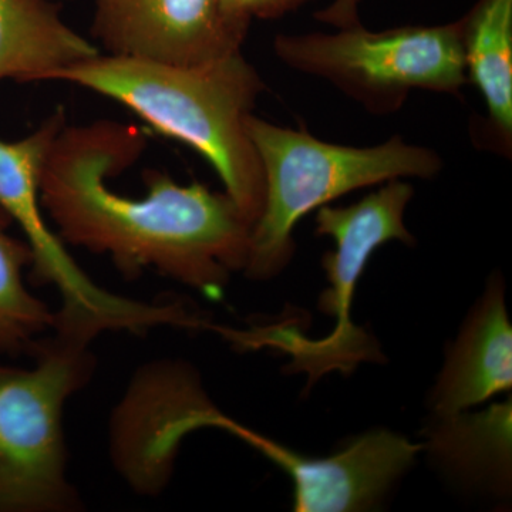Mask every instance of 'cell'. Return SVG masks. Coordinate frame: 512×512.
Segmentation results:
<instances>
[{
	"mask_svg": "<svg viewBox=\"0 0 512 512\" xmlns=\"http://www.w3.org/2000/svg\"><path fill=\"white\" fill-rule=\"evenodd\" d=\"M265 181V200L249 239L244 272L252 281H268L291 262L293 229L309 212L369 185L403 177L439 174V154L390 138L375 147L326 143L306 131L247 119Z\"/></svg>",
	"mask_w": 512,
	"mask_h": 512,
	"instance_id": "3",
	"label": "cell"
},
{
	"mask_svg": "<svg viewBox=\"0 0 512 512\" xmlns=\"http://www.w3.org/2000/svg\"><path fill=\"white\" fill-rule=\"evenodd\" d=\"M53 2L59 3V2H64V0H53Z\"/></svg>",
	"mask_w": 512,
	"mask_h": 512,
	"instance_id": "18",
	"label": "cell"
},
{
	"mask_svg": "<svg viewBox=\"0 0 512 512\" xmlns=\"http://www.w3.org/2000/svg\"><path fill=\"white\" fill-rule=\"evenodd\" d=\"M30 369L0 365V512L80 507L67 478L63 412L94 370L90 343L52 330Z\"/></svg>",
	"mask_w": 512,
	"mask_h": 512,
	"instance_id": "4",
	"label": "cell"
},
{
	"mask_svg": "<svg viewBox=\"0 0 512 512\" xmlns=\"http://www.w3.org/2000/svg\"><path fill=\"white\" fill-rule=\"evenodd\" d=\"M12 224L0 207V355H30L36 343L55 328L56 312L25 284L33 252L25 239L10 234Z\"/></svg>",
	"mask_w": 512,
	"mask_h": 512,
	"instance_id": "14",
	"label": "cell"
},
{
	"mask_svg": "<svg viewBox=\"0 0 512 512\" xmlns=\"http://www.w3.org/2000/svg\"><path fill=\"white\" fill-rule=\"evenodd\" d=\"M511 389L512 326L503 278L494 275L447 349L427 403L433 416H448Z\"/></svg>",
	"mask_w": 512,
	"mask_h": 512,
	"instance_id": "10",
	"label": "cell"
},
{
	"mask_svg": "<svg viewBox=\"0 0 512 512\" xmlns=\"http://www.w3.org/2000/svg\"><path fill=\"white\" fill-rule=\"evenodd\" d=\"M49 82L109 97L158 133L194 148L254 227L264 207L265 181L247 119L265 86L241 52L198 64L100 52L53 74Z\"/></svg>",
	"mask_w": 512,
	"mask_h": 512,
	"instance_id": "2",
	"label": "cell"
},
{
	"mask_svg": "<svg viewBox=\"0 0 512 512\" xmlns=\"http://www.w3.org/2000/svg\"><path fill=\"white\" fill-rule=\"evenodd\" d=\"M292 2L293 0H242V8L247 12L249 18L252 16L269 18V16L281 13Z\"/></svg>",
	"mask_w": 512,
	"mask_h": 512,
	"instance_id": "16",
	"label": "cell"
},
{
	"mask_svg": "<svg viewBox=\"0 0 512 512\" xmlns=\"http://www.w3.org/2000/svg\"><path fill=\"white\" fill-rule=\"evenodd\" d=\"M92 35L101 53L198 64L241 52L248 28L220 0H93Z\"/></svg>",
	"mask_w": 512,
	"mask_h": 512,
	"instance_id": "9",
	"label": "cell"
},
{
	"mask_svg": "<svg viewBox=\"0 0 512 512\" xmlns=\"http://www.w3.org/2000/svg\"><path fill=\"white\" fill-rule=\"evenodd\" d=\"M220 3L229 19L234 20L235 23L244 26V28H248L251 18L242 8V0H220Z\"/></svg>",
	"mask_w": 512,
	"mask_h": 512,
	"instance_id": "17",
	"label": "cell"
},
{
	"mask_svg": "<svg viewBox=\"0 0 512 512\" xmlns=\"http://www.w3.org/2000/svg\"><path fill=\"white\" fill-rule=\"evenodd\" d=\"M362 2L363 0H333L328 8L316 13V19L338 29L360 25L359 8Z\"/></svg>",
	"mask_w": 512,
	"mask_h": 512,
	"instance_id": "15",
	"label": "cell"
},
{
	"mask_svg": "<svg viewBox=\"0 0 512 512\" xmlns=\"http://www.w3.org/2000/svg\"><path fill=\"white\" fill-rule=\"evenodd\" d=\"M57 107L39 127L19 140L0 138V207L18 224L33 252V284L55 286L60 295L56 332L92 343L110 330L143 333L161 326L188 328L191 311L181 302H143L114 295L94 284L50 228L40 200V175L47 151L66 126Z\"/></svg>",
	"mask_w": 512,
	"mask_h": 512,
	"instance_id": "6",
	"label": "cell"
},
{
	"mask_svg": "<svg viewBox=\"0 0 512 512\" xmlns=\"http://www.w3.org/2000/svg\"><path fill=\"white\" fill-rule=\"evenodd\" d=\"M147 136L134 124L97 120L59 131L40 175V200L63 242L109 256L127 278L144 269L220 301L247 265L252 224L227 192L144 175L147 194L121 195L109 180L137 163Z\"/></svg>",
	"mask_w": 512,
	"mask_h": 512,
	"instance_id": "1",
	"label": "cell"
},
{
	"mask_svg": "<svg viewBox=\"0 0 512 512\" xmlns=\"http://www.w3.org/2000/svg\"><path fill=\"white\" fill-rule=\"evenodd\" d=\"M274 49L292 69L328 80L379 113L402 106L410 90L457 94L467 82L461 20L384 32L356 25L279 35Z\"/></svg>",
	"mask_w": 512,
	"mask_h": 512,
	"instance_id": "7",
	"label": "cell"
},
{
	"mask_svg": "<svg viewBox=\"0 0 512 512\" xmlns=\"http://www.w3.org/2000/svg\"><path fill=\"white\" fill-rule=\"evenodd\" d=\"M413 188L400 180L367 195L349 207L323 205L316 214V232L335 241L323 255L322 266L329 288L320 295L318 308L335 319V328L323 339H309L296 326H252L222 329V336L238 348H274L292 357L288 369L309 376V386L330 372L349 375L360 363L382 362L376 340L350 318L356 286L377 248L390 241L414 244L404 224Z\"/></svg>",
	"mask_w": 512,
	"mask_h": 512,
	"instance_id": "5",
	"label": "cell"
},
{
	"mask_svg": "<svg viewBox=\"0 0 512 512\" xmlns=\"http://www.w3.org/2000/svg\"><path fill=\"white\" fill-rule=\"evenodd\" d=\"M466 72L504 146L512 136V0H478L461 20Z\"/></svg>",
	"mask_w": 512,
	"mask_h": 512,
	"instance_id": "13",
	"label": "cell"
},
{
	"mask_svg": "<svg viewBox=\"0 0 512 512\" xmlns=\"http://www.w3.org/2000/svg\"><path fill=\"white\" fill-rule=\"evenodd\" d=\"M70 28L53 0H0V83H46L53 74L99 55Z\"/></svg>",
	"mask_w": 512,
	"mask_h": 512,
	"instance_id": "12",
	"label": "cell"
},
{
	"mask_svg": "<svg viewBox=\"0 0 512 512\" xmlns=\"http://www.w3.org/2000/svg\"><path fill=\"white\" fill-rule=\"evenodd\" d=\"M217 427L235 434L272 463L293 483V511H369L413 467L423 451L392 430L376 429L350 439L326 457H308L239 426L221 414Z\"/></svg>",
	"mask_w": 512,
	"mask_h": 512,
	"instance_id": "8",
	"label": "cell"
},
{
	"mask_svg": "<svg viewBox=\"0 0 512 512\" xmlns=\"http://www.w3.org/2000/svg\"><path fill=\"white\" fill-rule=\"evenodd\" d=\"M512 404L483 412L431 416L423 429V451L453 484L495 497L511 494Z\"/></svg>",
	"mask_w": 512,
	"mask_h": 512,
	"instance_id": "11",
	"label": "cell"
}]
</instances>
